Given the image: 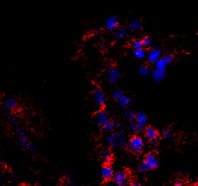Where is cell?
Instances as JSON below:
<instances>
[{
    "instance_id": "obj_1",
    "label": "cell",
    "mask_w": 198,
    "mask_h": 186,
    "mask_svg": "<svg viewBox=\"0 0 198 186\" xmlns=\"http://www.w3.org/2000/svg\"><path fill=\"white\" fill-rule=\"evenodd\" d=\"M159 164V161L155 155L149 154L146 155L144 161L140 164L139 170L141 173H146L149 170L155 169Z\"/></svg>"
},
{
    "instance_id": "obj_2",
    "label": "cell",
    "mask_w": 198,
    "mask_h": 186,
    "mask_svg": "<svg viewBox=\"0 0 198 186\" xmlns=\"http://www.w3.org/2000/svg\"><path fill=\"white\" fill-rule=\"evenodd\" d=\"M106 142L111 147H115L119 145L121 147L125 148L127 145L125 137L121 133H115V134H110L107 137Z\"/></svg>"
},
{
    "instance_id": "obj_3",
    "label": "cell",
    "mask_w": 198,
    "mask_h": 186,
    "mask_svg": "<svg viewBox=\"0 0 198 186\" xmlns=\"http://www.w3.org/2000/svg\"><path fill=\"white\" fill-rule=\"evenodd\" d=\"M17 134H18V139L20 145L27 151L33 152L35 151L34 147L33 145L30 143L29 140L27 139V137H26V133L24 131V129H23L21 128H17Z\"/></svg>"
},
{
    "instance_id": "obj_4",
    "label": "cell",
    "mask_w": 198,
    "mask_h": 186,
    "mask_svg": "<svg viewBox=\"0 0 198 186\" xmlns=\"http://www.w3.org/2000/svg\"><path fill=\"white\" fill-rule=\"evenodd\" d=\"M144 147V140L139 136H134L129 142V147L134 152L138 153L143 150Z\"/></svg>"
},
{
    "instance_id": "obj_5",
    "label": "cell",
    "mask_w": 198,
    "mask_h": 186,
    "mask_svg": "<svg viewBox=\"0 0 198 186\" xmlns=\"http://www.w3.org/2000/svg\"><path fill=\"white\" fill-rule=\"evenodd\" d=\"M93 98H94L95 101L98 104L99 107H103L105 104L106 98L105 95L103 92V91L100 89H96L93 92Z\"/></svg>"
},
{
    "instance_id": "obj_6",
    "label": "cell",
    "mask_w": 198,
    "mask_h": 186,
    "mask_svg": "<svg viewBox=\"0 0 198 186\" xmlns=\"http://www.w3.org/2000/svg\"><path fill=\"white\" fill-rule=\"evenodd\" d=\"M161 51L158 47H153L148 54L147 59L150 63H155L158 60L161 59Z\"/></svg>"
},
{
    "instance_id": "obj_7",
    "label": "cell",
    "mask_w": 198,
    "mask_h": 186,
    "mask_svg": "<svg viewBox=\"0 0 198 186\" xmlns=\"http://www.w3.org/2000/svg\"><path fill=\"white\" fill-rule=\"evenodd\" d=\"M135 121L134 122L138 125V128L141 132L143 129L145 128L146 123H147V117L145 113H139L137 115H135Z\"/></svg>"
},
{
    "instance_id": "obj_8",
    "label": "cell",
    "mask_w": 198,
    "mask_h": 186,
    "mask_svg": "<svg viewBox=\"0 0 198 186\" xmlns=\"http://www.w3.org/2000/svg\"><path fill=\"white\" fill-rule=\"evenodd\" d=\"M18 107V101L14 98H8L5 101L3 104V108L8 113H11Z\"/></svg>"
},
{
    "instance_id": "obj_9",
    "label": "cell",
    "mask_w": 198,
    "mask_h": 186,
    "mask_svg": "<svg viewBox=\"0 0 198 186\" xmlns=\"http://www.w3.org/2000/svg\"><path fill=\"white\" fill-rule=\"evenodd\" d=\"M96 119L99 126L103 128L104 125H105L110 119L109 117V115H108V113H107L106 111H100L98 112V113L96 114Z\"/></svg>"
},
{
    "instance_id": "obj_10",
    "label": "cell",
    "mask_w": 198,
    "mask_h": 186,
    "mask_svg": "<svg viewBox=\"0 0 198 186\" xmlns=\"http://www.w3.org/2000/svg\"><path fill=\"white\" fill-rule=\"evenodd\" d=\"M120 77V73L117 68L108 69V80L111 84H115Z\"/></svg>"
},
{
    "instance_id": "obj_11",
    "label": "cell",
    "mask_w": 198,
    "mask_h": 186,
    "mask_svg": "<svg viewBox=\"0 0 198 186\" xmlns=\"http://www.w3.org/2000/svg\"><path fill=\"white\" fill-rule=\"evenodd\" d=\"M101 176H102L103 179L108 180L111 179L113 176V170L110 165L107 164L103 166L101 169Z\"/></svg>"
},
{
    "instance_id": "obj_12",
    "label": "cell",
    "mask_w": 198,
    "mask_h": 186,
    "mask_svg": "<svg viewBox=\"0 0 198 186\" xmlns=\"http://www.w3.org/2000/svg\"><path fill=\"white\" fill-rule=\"evenodd\" d=\"M105 26L106 28L110 31H113L117 29L118 26V20L113 15H110L107 19L105 22Z\"/></svg>"
},
{
    "instance_id": "obj_13",
    "label": "cell",
    "mask_w": 198,
    "mask_h": 186,
    "mask_svg": "<svg viewBox=\"0 0 198 186\" xmlns=\"http://www.w3.org/2000/svg\"><path fill=\"white\" fill-rule=\"evenodd\" d=\"M128 178L127 173L125 171H119L117 172L115 175L113 176L114 183H117V185L120 184H125Z\"/></svg>"
},
{
    "instance_id": "obj_14",
    "label": "cell",
    "mask_w": 198,
    "mask_h": 186,
    "mask_svg": "<svg viewBox=\"0 0 198 186\" xmlns=\"http://www.w3.org/2000/svg\"><path fill=\"white\" fill-rule=\"evenodd\" d=\"M145 135L146 137V138L149 140H155L157 139L159 134L156 129L152 128V127H148V128L146 129Z\"/></svg>"
},
{
    "instance_id": "obj_15",
    "label": "cell",
    "mask_w": 198,
    "mask_h": 186,
    "mask_svg": "<svg viewBox=\"0 0 198 186\" xmlns=\"http://www.w3.org/2000/svg\"><path fill=\"white\" fill-rule=\"evenodd\" d=\"M128 34V30L126 29L124 26H121V27H119L116 31L115 34H114V39L115 40H120L122 39L123 38L126 37Z\"/></svg>"
},
{
    "instance_id": "obj_16",
    "label": "cell",
    "mask_w": 198,
    "mask_h": 186,
    "mask_svg": "<svg viewBox=\"0 0 198 186\" xmlns=\"http://www.w3.org/2000/svg\"><path fill=\"white\" fill-rule=\"evenodd\" d=\"M152 77L156 82H161L165 77V71L155 69L152 71Z\"/></svg>"
},
{
    "instance_id": "obj_17",
    "label": "cell",
    "mask_w": 198,
    "mask_h": 186,
    "mask_svg": "<svg viewBox=\"0 0 198 186\" xmlns=\"http://www.w3.org/2000/svg\"><path fill=\"white\" fill-rule=\"evenodd\" d=\"M115 127H116V124H115V122H114V121L112 120V119H110V120L104 125V127H103L102 128L104 129V131L105 132L110 133L114 130Z\"/></svg>"
},
{
    "instance_id": "obj_18",
    "label": "cell",
    "mask_w": 198,
    "mask_h": 186,
    "mask_svg": "<svg viewBox=\"0 0 198 186\" xmlns=\"http://www.w3.org/2000/svg\"><path fill=\"white\" fill-rule=\"evenodd\" d=\"M167 65V63L164 61V59H160L159 60H158L155 62V69L161 70V71H165V68H166Z\"/></svg>"
},
{
    "instance_id": "obj_19",
    "label": "cell",
    "mask_w": 198,
    "mask_h": 186,
    "mask_svg": "<svg viewBox=\"0 0 198 186\" xmlns=\"http://www.w3.org/2000/svg\"><path fill=\"white\" fill-rule=\"evenodd\" d=\"M134 54L138 59H143L146 56V53L143 48L135 49L134 50Z\"/></svg>"
},
{
    "instance_id": "obj_20",
    "label": "cell",
    "mask_w": 198,
    "mask_h": 186,
    "mask_svg": "<svg viewBox=\"0 0 198 186\" xmlns=\"http://www.w3.org/2000/svg\"><path fill=\"white\" fill-rule=\"evenodd\" d=\"M130 28L132 30H134V31L139 30L140 28H141V22H140L139 20H133L130 24Z\"/></svg>"
},
{
    "instance_id": "obj_21",
    "label": "cell",
    "mask_w": 198,
    "mask_h": 186,
    "mask_svg": "<svg viewBox=\"0 0 198 186\" xmlns=\"http://www.w3.org/2000/svg\"><path fill=\"white\" fill-rule=\"evenodd\" d=\"M103 158H104V161L107 163H110L112 161V158H113V154L112 152L110 150H106L103 152Z\"/></svg>"
},
{
    "instance_id": "obj_22",
    "label": "cell",
    "mask_w": 198,
    "mask_h": 186,
    "mask_svg": "<svg viewBox=\"0 0 198 186\" xmlns=\"http://www.w3.org/2000/svg\"><path fill=\"white\" fill-rule=\"evenodd\" d=\"M130 101H131L130 98L125 96H124L122 98L119 100V103H120V104L122 106V107H126V106L128 105L129 103H130Z\"/></svg>"
},
{
    "instance_id": "obj_23",
    "label": "cell",
    "mask_w": 198,
    "mask_h": 186,
    "mask_svg": "<svg viewBox=\"0 0 198 186\" xmlns=\"http://www.w3.org/2000/svg\"><path fill=\"white\" fill-rule=\"evenodd\" d=\"M139 73L142 75H148L149 74V69L145 65L141 66L139 68Z\"/></svg>"
},
{
    "instance_id": "obj_24",
    "label": "cell",
    "mask_w": 198,
    "mask_h": 186,
    "mask_svg": "<svg viewBox=\"0 0 198 186\" xmlns=\"http://www.w3.org/2000/svg\"><path fill=\"white\" fill-rule=\"evenodd\" d=\"M9 116H10V124L12 127H14V128H16L17 126H18V119H17V118H15V117L14 116L12 115V113H9L8 114Z\"/></svg>"
},
{
    "instance_id": "obj_25",
    "label": "cell",
    "mask_w": 198,
    "mask_h": 186,
    "mask_svg": "<svg viewBox=\"0 0 198 186\" xmlns=\"http://www.w3.org/2000/svg\"><path fill=\"white\" fill-rule=\"evenodd\" d=\"M124 96V95H123V92H122L121 90H116L115 92H113V98H115V99H117V100H118V101H119L122 98V97Z\"/></svg>"
},
{
    "instance_id": "obj_26",
    "label": "cell",
    "mask_w": 198,
    "mask_h": 186,
    "mask_svg": "<svg viewBox=\"0 0 198 186\" xmlns=\"http://www.w3.org/2000/svg\"><path fill=\"white\" fill-rule=\"evenodd\" d=\"M130 130L131 132L132 133H134V134H138V133H139L140 132V129L138 128V125H136V123H135L134 122L131 123L130 125Z\"/></svg>"
},
{
    "instance_id": "obj_27",
    "label": "cell",
    "mask_w": 198,
    "mask_h": 186,
    "mask_svg": "<svg viewBox=\"0 0 198 186\" xmlns=\"http://www.w3.org/2000/svg\"><path fill=\"white\" fill-rule=\"evenodd\" d=\"M161 136L164 137V138H169V137H170L171 135H172L170 131L169 130V129H167V128L163 129V130L161 131Z\"/></svg>"
},
{
    "instance_id": "obj_28",
    "label": "cell",
    "mask_w": 198,
    "mask_h": 186,
    "mask_svg": "<svg viewBox=\"0 0 198 186\" xmlns=\"http://www.w3.org/2000/svg\"><path fill=\"white\" fill-rule=\"evenodd\" d=\"M133 46H134L135 50V49L143 48V45L142 41H140V40H135L134 42H133Z\"/></svg>"
},
{
    "instance_id": "obj_29",
    "label": "cell",
    "mask_w": 198,
    "mask_h": 186,
    "mask_svg": "<svg viewBox=\"0 0 198 186\" xmlns=\"http://www.w3.org/2000/svg\"><path fill=\"white\" fill-rule=\"evenodd\" d=\"M143 45L145 47H148L151 45L152 44V39L149 37H145L142 40Z\"/></svg>"
},
{
    "instance_id": "obj_30",
    "label": "cell",
    "mask_w": 198,
    "mask_h": 186,
    "mask_svg": "<svg viewBox=\"0 0 198 186\" xmlns=\"http://www.w3.org/2000/svg\"><path fill=\"white\" fill-rule=\"evenodd\" d=\"M126 117L129 119H133L134 118H135V114L133 113L132 111H130V110H128V111H127L126 112Z\"/></svg>"
},
{
    "instance_id": "obj_31",
    "label": "cell",
    "mask_w": 198,
    "mask_h": 186,
    "mask_svg": "<svg viewBox=\"0 0 198 186\" xmlns=\"http://www.w3.org/2000/svg\"><path fill=\"white\" fill-rule=\"evenodd\" d=\"M163 59L167 64L170 63V62H172L173 61V56H171V55H166V56H164Z\"/></svg>"
},
{
    "instance_id": "obj_32",
    "label": "cell",
    "mask_w": 198,
    "mask_h": 186,
    "mask_svg": "<svg viewBox=\"0 0 198 186\" xmlns=\"http://www.w3.org/2000/svg\"><path fill=\"white\" fill-rule=\"evenodd\" d=\"M116 127H117V128L118 129V130L121 131L122 128V125L120 122H118V123H117V124H116Z\"/></svg>"
},
{
    "instance_id": "obj_33",
    "label": "cell",
    "mask_w": 198,
    "mask_h": 186,
    "mask_svg": "<svg viewBox=\"0 0 198 186\" xmlns=\"http://www.w3.org/2000/svg\"><path fill=\"white\" fill-rule=\"evenodd\" d=\"M182 182L181 181V180H178V181H176V183H175V186H181L182 185Z\"/></svg>"
},
{
    "instance_id": "obj_34",
    "label": "cell",
    "mask_w": 198,
    "mask_h": 186,
    "mask_svg": "<svg viewBox=\"0 0 198 186\" xmlns=\"http://www.w3.org/2000/svg\"><path fill=\"white\" fill-rule=\"evenodd\" d=\"M129 186H140V185L139 183H131V185Z\"/></svg>"
},
{
    "instance_id": "obj_35",
    "label": "cell",
    "mask_w": 198,
    "mask_h": 186,
    "mask_svg": "<svg viewBox=\"0 0 198 186\" xmlns=\"http://www.w3.org/2000/svg\"><path fill=\"white\" fill-rule=\"evenodd\" d=\"M107 45V44L106 42H102V43H101V46L103 47H106Z\"/></svg>"
},
{
    "instance_id": "obj_36",
    "label": "cell",
    "mask_w": 198,
    "mask_h": 186,
    "mask_svg": "<svg viewBox=\"0 0 198 186\" xmlns=\"http://www.w3.org/2000/svg\"><path fill=\"white\" fill-rule=\"evenodd\" d=\"M68 185L69 186H77V185H74V184L70 183V182H68Z\"/></svg>"
},
{
    "instance_id": "obj_37",
    "label": "cell",
    "mask_w": 198,
    "mask_h": 186,
    "mask_svg": "<svg viewBox=\"0 0 198 186\" xmlns=\"http://www.w3.org/2000/svg\"><path fill=\"white\" fill-rule=\"evenodd\" d=\"M3 164V158H2L1 155H0V164Z\"/></svg>"
},
{
    "instance_id": "obj_38",
    "label": "cell",
    "mask_w": 198,
    "mask_h": 186,
    "mask_svg": "<svg viewBox=\"0 0 198 186\" xmlns=\"http://www.w3.org/2000/svg\"><path fill=\"white\" fill-rule=\"evenodd\" d=\"M117 186H127L125 184H120V185H118Z\"/></svg>"
},
{
    "instance_id": "obj_39",
    "label": "cell",
    "mask_w": 198,
    "mask_h": 186,
    "mask_svg": "<svg viewBox=\"0 0 198 186\" xmlns=\"http://www.w3.org/2000/svg\"><path fill=\"white\" fill-rule=\"evenodd\" d=\"M197 183H198V181H197Z\"/></svg>"
}]
</instances>
